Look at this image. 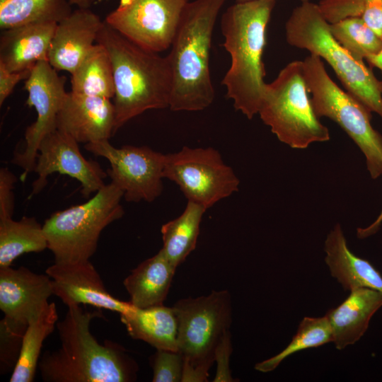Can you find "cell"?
Returning a JSON list of instances; mask_svg holds the SVG:
<instances>
[{
  "label": "cell",
  "mask_w": 382,
  "mask_h": 382,
  "mask_svg": "<svg viewBox=\"0 0 382 382\" xmlns=\"http://www.w3.org/2000/svg\"><path fill=\"white\" fill-rule=\"evenodd\" d=\"M97 42L107 49L112 65L113 134L146 110L169 108L172 75L167 57L139 46L105 21Z\"/></svg>",
  "instance_id": "obj_3"
},
{
  "label": "cell",
  "mask_w": 382,
  "mask_h": 382,
  "mask_svg": "<svg viewBox=\"0 0 382 382\" xmlns=\"http://www.w3.org/2000/svg\"><path fill=\"white\" fill-rule=\"evenodd\" d=\"M175 269L161 249L141 262L123 281L131 304L139 308L163 305Z\"/></svg>",
  "instance_id": "obj_22"
},
{
  "label": "cell",
  "mask_w": 382,
  "mask_h": 382,
  "mask_svg": "<svg viewBox=\"0 0 382 382\" xmlns=\"http://www.w3.org/2000/svg\"><path fill=\"white\" fill-rule=\"evenodd\" d=\"M303 76V62L286 64L276 79L266 83L258 114L284 144L306 149L330 139L328 128L316 115Z\"/></svg>",
  "instance_id": "obj_8"
},
{
  "label": "cell",
  "mask_w": 382,
  "mask_h": 382,
  "mask_svg": "<svg viewBox=\"0 0 382 382\" xmlns=\"http://www.w3.org/2000/svg\"><path fill=\"white\" fill-rule=\"evenodd\" d=\"M163 178L174 182L187 201L206 209L238 190L240 180L212 147L190 148L165 154Z\"/></svg>",
  "instance_id": "obj_11"
},
{
  "label": "cell",
  "mask_w": 382,
  "mask_h": 382,
  "mask_svg": "<svg viewBox=\"0 0 382 382\" xmlns=\"http://www.w3.org/2000/svg\"><path fill=\"white\" fill-rule=\"evenodd\" d=\"M31 70L22 71H11L3 64H0V105L1 106L6 99L11 95L17 83L26 79Z\"/></svg>",
  "instance_id": "obj_35"
},
{
  "label": "cell",
  "mask_w": 382,
  "mask_h": 382,
  "mask_svg": "<svg viewBox=\"0 0 382 382\" xmlns=\"http://www.w3.org/2000/svg\"><path fill=\"white\" fill-rule=\"evenodd\" d=\"M71 5L77 8H89L95 0H69Z\"/></svg>",
  "instance_id": "obj_39"
},
{
  "label": "cell",
  "mask_w": 382,
  "mask_h": 382,
  "mask_svg": "<svg viewBox=\"0 0 382 382\" xmlns=\"http://www.w3.org/2000/svg\"><path fill=\"white\" fill-rule=\"evenodd\" d=\"M100 311L68 307L57 323L61 346L45 351L38 367L46 382H131L139 366L120 345L105 340L100 344L91 334V321L102 317Z\"/></svg>",
  "instance_id": "obj_1"
},
{
  "label": "cell",
  "mask_w": 382,
  "mask_h": 382,
  "mask_svg": "<svg viewBox=\"0 0 382 382\" xmlns=\"http://www.w3.org/2000/svg\"><path fill=\"white\" fill-rule=\"evenodd\" d=\"M334 38L357 61L378 54L382 39L361 17H352L330 23Z\"/></svg>",
  "instance_id": "obj_30"
},
{
  "label": "cell",
  "mask_w": 382,
  "mask_h": 382,
  "mask_svg": "<svg viewBox=\"0 0 382 382\" xmlns=\"http://www.w3.org/2000/svg\"><path fill=\"white\" fill-rule=\"evenodd\" d=\"M16 175L7 168L0 169V219L12 217L14 210L13 190Z\"/></svg>",
  "instance_id": "obj_33"
},
{
  "label": "cell",
  "mask_w": 382,
  "mask_h": 382,
  "mask_svg": "<svg viewBox=\"0 0 382 382\" xmlns=\"http://www.w3.org/2000/svg\"><path fill=\"white\" fill-rule=\"evenodd\" d=\"M276 0L236 1L221 16L224 46L231 66L222 84L234 108L252 119L260 109L265 87L262 54L266 30Z\"/></svg>",
  "instance_id": "obj_2"
},
{
  "label": "cell",
  "mask_w": 382,
  "mask_h": 382,
  "mask_svg": "<svg viewBox=\"0 0 382 382\" xmlns=\"http://www.w3.org/2000/svg\"><path fill=\"white\" fill-rule=\"evenodd\" d=\"M206 210L202 205L187 201L185 210L178 217L161 226V250L176 267L195 250Z\"/></svg>",
  "instance_id": "obj_27"
},
{
  "label": "cell",
  "mask_w": 382,
  "mask_h": 382,
  "mask_svg": "<svg viewBox=\"0 0 382 382\" xmlns=\"http://www.w3.org/2000/svg\"><path fill=\"white\" fill-rule=\"evenodd\" d=\"M123 191L110 183L87 202L56 212L47 219L43 230L54 263L88 261L103 229L123 216Z\"/></svg>",
  "instance_id": "obj_6"
},
{
  "label": "cell",
  "mask_w": 382,
  "mask_h": 382,
  "mask_svg": "<svg viewBox=\"0 0 382 382\" xmlns=\"http://www.w3.org/2000/svg\"><path fill=\"white\" fill-rule=\"evenodd\" d=\"M110 99L67 92L57 115V129L78 143L109 140L115 127Z\"/></svg>",
  "instance_id": "obj_17"
},
{
  "label": "cell",
  "mask_w": 382,
  "mask_h": 382,
  "mask_svg": "<svg viewBox=\"0 0 382 382\" xmlns=\"http://www.w3.org/2000/svg\"><path fill=\"white\" fill-rule=\"evenodd\" d=\"M225 0H194L187 5L167 57L173 111H200L214 101L209 70L214 28Z\"/></svg>",
  "instance_id": "obj_4"
},
{
  "label": "cell",
  "mask_w": 382,
  "mask_h": 382,
  "mask_svg": "<svg viewBox=\"0 0 382 382\" xmlns=\"http://www.w3.org/2000/svg\"><path fill=\"white\" fill-rule=\"evenodd\" d=\"M364 0H320L319 8L329 23L345 18L361 17Z\"/></svg>",
  "instance_id": "obj_32"
},
{
  "label": "cell",
  "mask_w": 382,
  "mask_h": 382,
  "mask_svg": "<svg viewBox=\"0 0 382 382\" xmlns=\"http://www.w3.org/2000/svg\"><path fill=\"white\" fill-rule=\"evenodd\" d=\"M366 59L371 66L378 69L382 73V50L375 55L369 56Z\"/></svg>",
  "instance_id": "obj_38"
},
{
  "label": "cell",
  "mask_w": 382,
  "mask_h": 382,
  "mask_svg": "<svg viewBox=\"0 0 382 382\" xmlns=\"http://www.w3.org/2000/svg\"><path fill=\"white\" fill-rule=\"evenodd\" d=\"M57 25V22L42 21L2 30L0 64L11 71H22L31 70L40 61H48Z\"/></svg>",
  "instance_id": "obj_19"
},
{
  "label": "cell",
  "mask_w": 382,
  "mask_h": 382,
  "mask_svg": "<svg viewBox=\"0 0 382 382\" xmlns=\"http://www.w3.org/2000/svg\"><path fill=\"white\" fill-rule=\"evenodd\" d=\"M85 149L108 160L107 174L128 202H151L163 190L165 154L141 146L115 147L109 140L86 144Z\"/></svg>",
  "instance_id": "obj_12"
},
{
  "label": "cell",
  "mask_w": 382,
  "mask_h": 382,
  "mask_svg": "<svg viewBox=\"0 0 382 382\" xmlns=\"http://www.w3.org/2000/svg\"><path fill=\"white\" fill-rule=\"evenodd\" d=\"M71 91L108 99L115 96L112 65L107 49L96 42L71 74Z\"/></svg>",
  "instance_id": "obj_24"
},
{
  "label": "cell",
  "mask_w": 382,
  "mask_h": 382,
  "mask_svg": "<svg viewBox=\"0 0 382 382\" xmlns=\"http://www.w3.org/2000/svg\"><path fill=\"white\" fill-rule=\"evenodd\" d=\"M232 352L230 330L226 332L215 351V361L217 363L214 382L235 381L232 378L229 367L230 356Z\"/></svg>",
  "instance_id": "obj_34"
},
{
  "label": "cell",
  "mask_w": 382,
  "mask_h": 382,
  "mask_svg": "<svg viewBox=\"0 0 382 382\" xmlns=\"http://www.w3.org/2000/svg\"><path fill=\"white\" fill-rule=\"evenodd\" d=\"M120 320L132 338L144 341L156 349L178 351V320L173 306H132L120 314Z\"/></svg>",
  "instance_id": "obj_23"
},
{
  "label": "cell",
  "mask_w": 382,
  "mask_h": 382,
  "mask_svg": "<svg viewBox=\"0 0 382 382\" xmlns=\"http://www.w3.org/2000/svg\"><path fill=\"white\" fill-rule=\"evenodd\" d=\"M178 320V351L184 357L182 381H207L215 351L231 324L228 290L178 300L173 306Z\"/></svg>",
  "instance_id": "obj_7"
},
{
  "label": "cell",
  "mask_w": 382,
  "mask_h": 382,
  "mask_svg": "<svg viewBox=\"0 0 382 382\" xmlns=\"http://www.w3.org/2000/svg\"><path fill=\"white\" fill-rule=\"evenodd\" d=\"M65 83L66 78L59 76L47 60L37 62L25 81L24 88L28 93L26 104L35 108L37 118L26 128L24 145L14 151L11 160L23 168L22 181L34 170L42 139L57 129V115L67 94Z\"/></svg>",
  "instance_id": "obj_14"
},
{
  "label": "cell",
  "mask_w": 382,
  "mask_h": 382,
  "mask_svg": "<svg viewBox=\"0 0 382 382\" xmlns=\"http://www.w3.org/2000/svg\"><path fill=\"white\" fill-rule=\"evenodd\" d=\"M249 1V0H237L236 1ZM301 2H305L308 1L310 0H299Z\"/></svg>",
  "instance_id": "obj_40"
},
{
  "label": "cell",
  "mask_w": 382,
  "mask_h": 382,
  "mask_svg": "<svg viewBox=\"0 0 382 382\" xmlns=\"http://www.w3.org/2000/svg\"><path fill=\"white\" fill-rule=\"evenodd\" d=\"M382 224V210L376 220L365 228H357V235L359 238H367L378 231Z\"/></svg>",
  "instance_id": "obj_37"
},
{
  "label": "cell",
  "mask_w": 382,
  "mask_h": 382,
  "mask_svg": "<svg viewBox=\"0 0 382 382\" xmlns=\"http://www.w3.org/2000/svg\"><path fill=\"white\" fill-rule=\"evenodd\" d=\"M184 357L178 351L156 349L150 357L153 382H181Z\"/></svg>",
  "instance_id": "obj_31"
},
{
  "label": "cell",
  "mask_w": 382,
  "mask_h": 382,
  "mask_svg": "<svg viewBox=\"0 0 382 382\" xmlns=\"http://www.w3.org/2000/svg\"><path fill=\"white\" fill-rule=\"evenodd\" d=\"M382 307V292L359 288L325 315L330 324L335 347L341 350L357 342L366 331L373 315Z\"/></svg>",
  "instance_id": "obj_20"
},
{
  "label": "cell",
  "mask_w": 382,
  "mask_h": 382,
  "mask_svg": "<svg viewBox=\"0 0 382 382\" xmlns=\"http://www.w3.org/2000/svg\"><path fill=\"white\" fill-rule=\"evenodd\" d=\"M69 0H0V28L35 22L59 23L71 12Z\"/></svg>",
  "instance_id": "obj_28"
},
{
  "label": "cell",
  "mask_w": 382,
  "mask_h": 382,
  "mask_svg": "<svg viewBox=\"0 0 382 382\" xmlns=\"http://www.w3.org/2000/svg\"><path fill=\"white\" fill-rule=\"evenodd\" d=\"M46 274L52 279L53 295L69 306L80 304L125 313L132 308L129 301H122L112 296L91 262L57 264L48 267Z\"/></svg>",
  "instance_id": "obj_16"
},
{
  "label": "cell",
  "mask_w": 382,
  "mask_h": 382,
  "mask_svg": "<svg viewBox=\"0 0 382 382\" xmlns=\"http://www.w3.org/2000/svg\"><path fill=\"white\" fill-rule=\"evenodd\" d=\"M190 0H120L105 22L139 46L156 52L170 48Z\"/></svg>",
  "instance_id": "obj_13"
},
{
  "label": "cell",
  "mask_w": 382,
  "mask_h": 382,
  "mask_svg": "<svg viewBox=\"0 0 382 382\" xmlns=\"http://www.w3.org/2000/svg\"><path fill=\"white\" fill-rule=\"evenodd\" d=\"M53 295L52 279L47 274L25 267H0L1 361L15 366L23 335L29 323L49 303Z\"/></svg>",
  "instance_id": "obj_10"
},
{
  "label": "cell",
  "mask_w": 382,
  "mask_h": 382,
  "mask_svg": "<svg viewBox=\"0 0 382 382\" xmlns=\"http://www.w3.org/2000/svg\"><path fill=\"white\" fill-rule=\"evenodd\" d=\"M302 62L317 117H326L336 122L364 154L371 178L381 176L382 136L371 124V112L331 79L320 57L311 54Z\"/></svg>",
  "instance_id": "obj_9"
},
{
  "label": "cell",
  "mask_w": 382,
  "mask_h": 382,
  "mask_svg": "<svg viewBox=\"0 0 382 382\" xmlns=\"http://www.w3.org/2000/svg\"><path fill=\"white\" fill-rule=\"evenodd\" d=\"M361 18L382 39V0H364Z\"/></svg>",
  "instance_id": "obj_36"
},
{
  "label": "cell",
  "mask_w": 382,
  "mask_h": 382,
  "mask_svg": "<svg viewBox=\"0 0 382 382\" xmlns=\"http://www.w3.org/2000/svg\"><path fill=\"white\" fill-rule=\"evenodd\" d=\"M58 322L56 304L51 302L28 324L23 335L19 355L11 382H32L39 363L45 340L53 332Z\"/></svg>",
  "instance_id": "obj_25"
},
{
  "label": "cell",
  "mask_w": 382,
  "mask_h": 382,
  "mask_svg": "<svg viewBox=\"0 0 382 382\" xmlns=\"http://www.w3.org/2000/svg\"><path fill=\"white\" fill-rule=\"evenodd\" d=\"M332 340V328L326 316L305 317L290 343L277 355L256 364L255 369L263 373L272 371L290 355L303 349L322 346Z\"/></svg>",
  "instance_id": "obj_29"
},
{
  "label": "cell",
  "mask_w": 382,
  "mask_h": 382,
  "mask_svg": "<svg viewBox=\"0 0 382 382\" xmlns=\"http://www.w3.org/2000/svg\"><path fill=\"white\" fill-rule=\"evenodd\" d=\"M324 250L331 275L345 291L370 288L382 292L381 273L368 260L349 250L340 224L328 234Z\"/></svg>",
  "instance_id": "obj_21"
},
{
  "label": "cell",
  "mask_w": 382,
  "mask_h": 382,
  "mask_svg": "<svg viewBox=\"0 0 382 382\" xmlns=\"http://www.w3.org/2000/svg\"><path fill=\"white\" fill-rule=\"evenodd\" d=\"M289 45L318 55L332 67L346 91L382 118L381 81L334 38L318 4L301 2L285 24Z\"/></svg>",
  "instance_id": "obj_5"
},
{
  "label": "cell",
  "mask_w": 382,
  "mask_h": 382,
  "mask_svg": "<svg viewBox=\"0 0 382 382\" xmlns=\"http://www.w3.org/2000/svg\"><path fill=\"white\" fill-rule=\"evenodd\" d=\"M104 23L89 8H77L57 23L48 54L56 70L74 71L92 47Z\"/></svg>",
  "instance_id": "obj_18"
},
{
  "label": "cell",
  "mask_w": 382,
  "mask_h": 382,
  "mask_svg": "<svg viewBox=\"0 0 382 382\" xmlns=\"http://www.w3.org/2000/svg\"><path fill=\"white\" fill-rule=\"evenodd\" d=\"M381 93H382V81H381Z\"/></svg>",
  "instance_id": "obj_41"
},
{
  "label": "cell",
  "mask_w": 382,
  "mask_h": 382,
  "mask_svg": "<svg viewBox=\"0 0 382 382\" xmlns=\"http://www.w3.org/2000/svg\"><path fill=\"white\" fill-rule=\"evenodd\" d=\"M47 248V241L41 225L34 217L23 216L16 221L0 219V267L11 266L19 256L39 253Z\"/></svg>",
  "instance_id": "obj_26"
},
{
  "label": "cell",
  "mask_w": 382,
  "mask_h": 382,
  "mask_svg": "<svg viewBox=\"0 0 382 382\" xmlns=\"http://www.w3.org/2000/svg\"><path fill=\"white\" fill-rule=\"evenodd\" d=\"M78 144L71 136L57 129L45 137L38 149L33 170L37 178L32 185L31 195L39 193L46 186L47 177L53 173L77 180L84 197L96 193L105 185L107 173L96 161L85 158Z\"/></svg>",
  "instance_id": "obj_15"
}]
</instances>
